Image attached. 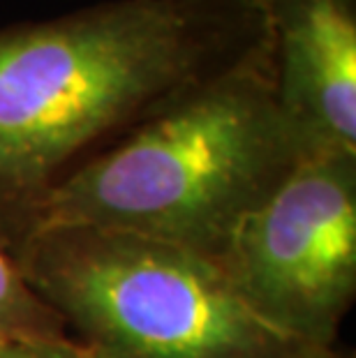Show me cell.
I'll use <instances>...</instances> for the list:
<instances>
[{
  "mask_svg": "<svg viewBox=\"0 0 356 358\" xmlns=\"http://www.w3.org/2000/svg\"><path fill=\"white\" fill-rule=\"evenodd\" d=\"M269 40L262 0H104L0 28V248L51 189Z\"/></svg>",
  "mask_w": 356,
  "mask_h": 358,
  "instance_id": "cell-1",
  "label": "cell"
},
{
  "mask_svg": "<svg viewBox=\"0 0 356 358\" xmlns=\"http://www.w3.org/2000/svg\"><path fill=\"white\" fill-rule=\"evenodd\" d=\"M301 159L306 153L278 102L269 37L51 189L26 238L49 227H93L218 262Z\"/></svg>",
  "mask_w": 356,
  "mask_h": 358,
  "instance_id": "cell-2",
  "label": "cell"
},
{
  "mask_svg": "<svg viewBox=\"0 0 356 358\" xmlns=\"http://www.w3.org/2000/svg\"><path fill=\"white\" fill-rule=\"evenodd\" d=\"M12 259L74 338L109 358H347L271 329L211 259L171 243L49 227Z\"/></svg>",
  "mask_w": 356,
  "mask_h": 358,
  "instance_id": "cell-3",
  "label": "cell"
},
{
  "mask_svg": "<svg viewBox=\"0 0 356 358\" xmlns=\"http://www.w3.org/2000/svg\"><path fill=\"white\" fill-rule=\"evenodd\" d=\"M213 264L264 324L333 349L356 294V153L301 159Z\"/></svg>",
  "mask_w": 356,
  "mask_h": 358,
  "instance_id": "cell-4",
  "label": "cell"
},
{
  "mask_svg": "<svg viewBox=\"0 0 356 358\" xmlns=\"http://www.w3.org/2000/svg\"><path fill=\"white\" fill-rule=\"evenodd\" d=\"M276 93L306 157L356 153V0H262Z\"/></svg>",
  "mask_w": 356,
  "mask_h": 358,
  "instance_id": "cell-5",
  "label": "cell"
},
{
  "mask_svg": "<svg viewBox=\"0 0 356 358\" xmlns=\"http://www.w3.org/2000/svg\"><path fill=\"white\" fill-rule=\"evenodd\" d=\"M70 335L65 319L30 287L19 264L0 248V352Z\"/></svg>",
  "mask_w": 356,
  "mask_h": 358,
  "instance_id": "cell-6",
  "label": "cell"
},
{
  "mask_svg": "<svg viewBox=\"0 0 356 358\" xmlns=\"http://www.w3.org/2000/svg\"><path fill=\"white\" fill-rule=\"evenodd\" d=\"M0 358H109V356L70 335V338L63 340L28 342V345L10 347L5 352H0Z\"/></svg>",
  "mask_w": 356,
  "mask_h": 358,
  "instance_id": "cell-7",
  "label": "cell"
}]
</instances>
